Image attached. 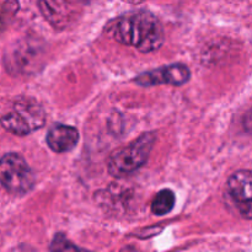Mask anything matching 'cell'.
<instances>
[{"instance_id":"3","label":"cell","mask_w":252,"mask_h":252,"mask_svg":"<svg viewBox=\"0 0 252 252\" xmlns=\"http://www.w3.org/2000/svg\"><path fill=\"white\" fill-rule=\"evenodd\" d=\"M155 139L157 138L154 133H144L134 142L113 153L107 162V169L111 176H128L140 169L149 159Z\"/></svg>"},{"instance_id":"7","label":"cell","mask_w":252,"mask_h":252,"mask_svg":"<svg viewBox=\"0 0 252 252\" xmlns=\"http://www.w3.org/2000/svg\"><path fill=\"white\" fill-rule=\"evenodd\" d=\"M37 59H39V48L30 42H19L12 48L11 53L5 56V63L9 70L15 74H27L33 71L37 66Z\"/></svg>"},{"instance_id":"1","label":"cell","mask_w":252,"mask_h":252,"mask_svg":"<svg viewBox=\"0 0 252 252\" xmlns=\"http://www.w3.org/2000/svg\"><path fill=\"white\" fill-rule=\"evenodd\" d=\"M106 32L115 41L134 47L142 53L158 51L165 38L161 22L148 10H134L111 20Z\"/></svg>"},{"instance_id":"11","label":"cell","mask_w":252,"mask_h":252,"mask_svg":"<svg viewBox=\"0 0 252 252\" xmlns=\"http://www.w3.org/2000/svg\"><path fill=\"white\" fill-rule=\"evenodd\" d=\"M49 250H51V252H93L86 250V249L79 248L78 245L71 243L62 233H58L54 235L53 240H52L51 245H49Z\"/></svg>"},{"instance_id":"4","label":"cell","mask_w":252,"mask_h":252,"mask_svg":"<svg viewBox=\"0 0 252 252\" xmlns=\"http://www.w3.org/2000/svg\"><path fill=\"white\" fill-rule=\"evenodd\" d=\"M34 174L26 160L17 153H7L0 158V184L15 196L26 194L33 189Z\"/></svg>"},{"instance_id":"2","label":"cell","mask_w":252,"mask_h":252,"mask_svg":"<svg viewBox=\"0 0 252 252\" xmlns=\"http://www.w3.org/2000/svg\"><path fill=\"white\" fill-rule=\"evenodd\" d=\"M0 123L6 132L24 137L43 127L46 112L34 98L20 97L15 101L11 110L2 116Z\"/></svg>"},{"instance_id":"6","label":"cell","mask_w":252,"mask_h":252,"mask_svg":"<svg viewBox=\"0 0 252 252\" xmlns=\"http://www.w3.org/2000/svg\"><path fill=\"white\" fill-rule=\"evenodd\" d=\"M251 177L250 170H239L228 181L229 192L245 219H251Z\"/></svg>"},{"instance_id":"13","label":"cell","mask_w":252,"mask_h":252,"mask_svg":"<svg viewBox=\"0 0 252 252\" xmlns=\"http://www.w3.org/2000/svg\"><path fill=\"white\" fill-rule=\"evenodd\" d=\"M123 1L129 2V4H140V2H143L144 0H123Z\"/></svg>"},{"instance_id":"12","label":"cell","mask_w":252,"mask_h":252,"mask_svg":"<svg viewBox=\"0 0 252 252\" xmlns=\"http://www.w3.org/2000/svg\"><path fill=\"white\" fill-rule=\"evenodd\" d=\"M9 252H33L31 248H29L27 245H20L17 248H14L11 251Z\"/></svg>"},{"instance_id":"8","label":"cell","mask_w":252,"mask_h":252,"mask_svg":"<svg viewBox=\"0 0 252 252\" xmlns=\"http://www.w3.org/2000/svg\"><path fill=\"white\" fill-rule=\"evenodd\" d=\"M38 9L54 29H65L73 19V7L68 0H38Z\"/></svg>"},{"instance_id":"5","label":"cell","mask_w":252,"mask_h":252,"mask_svg":"<svg viewBox=\"0 0 252 252\" xmlns=\"http://www.w3.org/2000/svg\"><path fill=\"white\" fill-rule=\"evenodd\" d=\"M191 79V70L186 64L174 63L160 66L154 70L144 71L134 79L135 84L144 88L157 85L181 86L189 83Z\"/></svg>"},{"instance_id":"9","label":"cell","mask_w":252,"mask_h":252,"mask_svg":"<svg viewBox=\"0 0 252 252\" xmlns=\"http://www.w3.org/2000/svg\"><path fill=\"white\" fill-rule=\"evenodd\" d=\"M46 140L54 153L70 152L79 143V130L73 126L54 125L49 128Z\"/></svg>"},{"instance_id":"10","label":"cell","mask_w":252,"mask_h":252,"mask_svg":"<svg viewBox=\"0 0 252 252\" xmlns=\"http://www.w3.org/2000/svg\"><path fill=\"white\" fill-rule=\"evenodd\" d=\"M175 193L169 189H164L158 192L152 203V212L158 217L166 216L175 207Z\"/></svg>"}]
</instances>
